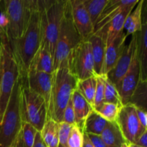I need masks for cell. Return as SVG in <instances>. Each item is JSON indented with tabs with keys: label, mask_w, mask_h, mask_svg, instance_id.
Listing matches in <instances>:
<instances>
[{
	"label": "cell",
	"mask_w": 147,
	"mask_h": 147,
	"mask_svg": "<svg viewBox=\"0 0 147 147\" xmlns=\"http://www.w3.org/2000/svg\"><path fill=\"white\" fill-rule=\"evenodd\" d=\"M8 42L18 65L21 83H23L29 72L32 60L41 45L40 11L37 0L24 35Z\"/></svg>",
	"instance_id": "obj_1"
},
{
	"label": "cell",
	"mask_w": 147,
	"mask_h": 147,
	"mask_svg": "<svg viewBox=\"0 0 147 147\" xmlns=\"http://www.w3.org/2000/svg\"><path fill=\"white\" fill-rule=\"evenodd\" d=\"M78 79L70 71L68 58L63 60L53 73V84L47 106V119L63 121L65 109L77 89Z\"/></svg>",
	"instance_id": "obj_2"
},
{
	"label": "cell",
	"mask_w": 147,
	"mask_h": 147,
	"mask_svg": "<svg viewBox=\"0 0 147 147\" xmlns=\"http://www.w3.org/2000/svg\"><path fill=\"white\" fill-rule=\"evenodd\" d=\"M40 11L41 45L48 47L54 58L57 37L67 1L37 0Z\"/></svg>",
	"instance_id": "obj_3"
},
{
	"label": "cell",
	"mask_w": 147,
	"mask_h": 147,
	"mask_svg": "<svg viewBox=\"0 0 147 147\" xmlns=\"http://www.w3.org/2000/svg\"><path fill=\"white\" fill-rule=\"evenodd\" d=\"M0 125L14 86L20 79L18 65L7 37L0 32Z\"/></svg>",
	"instance_id": "obj_4"
},
{
	"label": "cell",
	"mask_w": 147,
	"mask_h": 147,
	"mask_svg": "<svg viewBox=\"0 0 147 147\" xmlns=\"http://www.w3.org/2000/svg\"><path fill=\"white\" fill-rule=\"evenodd\" d=\"M2 3L7 25L0 32L4 34L8 41L22 37L28 27L36 0H6Z\"/></svg>",
	"instance_id": "obj_5"
},
{
	"label": "cell",
	"mask_w": 147,
	"mask_h": 147,
	"mask_svg": "<svg viewBox=\"0 0 147 147\" xmlns=\"http://www.w3.org/2000/svg\"><path fill=\"white\" fill-rule=\"evenodd\" d=\"M22 83L19 80L14 86L2 121L0 125V147H11L21 129L23 121L20 111Z\"/></svg>",
	"instance_id": "obj_6"
},
{
	"label": "cell",
	"mask_w": 147,
	"mask_h": 147,
	"mask_svg": "<svg viewBox=\"0 0 147 147\" xmlns=\"http://www.w3.org/2000/svg\"><path fill=\"white\" fill-rule=\"evenodd\" d=\"M82 40H83L73 22L70 0H67L55 52L54 70L59 67L63 60L68 58L70 53Z\"/></svg>",
	"instance_id": "obj_7"
},
{
	"label": "cell",
	"mask_w": 147,
	"mask_h": 147,
	"mask_svg": "<svg viewBox=\"0 0 147 147\" xmlns=\"http://www.w3.org/2000/svg\"><path fill=\"white\" fill-rule=\"evenodd\" d=\"M20 111L23 122L30 123L40 132L47 120V106L45 99L22 85Z\"/></svg>",
	"instance_id": "obj_8"
},
{
	"label": "cell",
	"mask_w": 147,
	"mask_h": 147,
	"mask_svg": "<svg viewBox=\"0 0 147 147\" xmlns=\"http://www.w3.org/2000/svg\"><path fill=\"white\" fill-rule=\"evenodd\" d=\"M69 66L78 80L98 76L95 72L91 45L89 40H82L70 53Z\"/></svg>",
	"instance_id": "obj_9"
},
{
	"label": "cell",
	"mask_w": 147,
	"mask_h": 147,
	"mask_svg": "<svg viewBox=\"0 0 147 147\" xmlns=\"http://www.w3.org/2000/svg\"><path fill=\"white\" fill-rule=\"evenodd\" d=\"M116 123L128 144H136L146 131L139 121L137 109L130 103L121 108Z\"/></svg>",
	"instance_id": "obj_10"
},
{
	"label": "cell",
	"mask_w": 147,
	"mask_h": 147,
	"mask_svg": "<svg viewBox=\"0 0 147 147\" xmlns=\"http://www.w3.org/2000/svg\"><path fill=\"white\" fill-rule=\"evenodd\" d=\"M128 34L124 31L106 40L104 59L100 76H106L114 67L126 46Z\"/></svg>",
	"instance_id": "obj_11"
},
{
	"label": "cell",
	"mask_w": 147,
	"mask_h": 147,
	"mask_svg": "<svg viewBox=\"0 0 147 147\" xmlns=\"http://www.w3.org/2000/svg\"><path fill=\"white\" fill-rule=\"evenodd\" d=\"M140 80V67L136 51L127 73L116 86L123 106L129 103L131 97Z\"/></svg>",
	"instance_id": "obj_12"
},
{
	"label": "cell",
	"mask_w": 147,
	"mask_h": 147,
	"mask_svg": "<svg viewBox=\"0 0 147 147\" xmlns=\"http://www.w3.org/2000/svg\"><path fill=\"white\" fill-rule=\"evenodd\" d=\"M53 84V73L30 70L26 77L25 80L22 83L23 86L41 96L45 100L48 106Z\"/></svg>",
	"instance_id": "obj_13"
},
{
	"label": "cell",
	"mask_w": 147,
	"mask_h": 147,
	"mask_svg": "<svg viewBox=\"0 0 147 147\" xmlns=\"http://www.w3.org/2000/svg\"><path fill=\"white\" fill-rule=\"evenodd\" d=\"M72 17L79 34L83 40H88L94 32V26L86 11L83 0H70Z\"/></svg>",
	"instance_id": "obj_14"
},
{
	"label": "cell",
	"mask_w": 147,
	"mask_h": 147,
	"mask_svg": "<svg viewBox=\"0 0 147 147\" xmlns=\"http://www.w3.org/2000/svg\"><path fill=\"white\" fill-rule=\"evenodd\" d=\"M136 51V34H132L131 41L128 45H126L123 51L118 60L117 63L113 69L106 75L108 78L115 85L119 83L121 79L125 76L129 70L132 60Z\"/></svg>",
	"instance_id": "obj_15"
},
{
	"label": "cell",
	"mask_w": 147,
	"mask_h": 147,
	"mask_svg": "<svg viewBox=\"0 0 147 147\" xmlns=\"http://www.w3.org/2000/svg\"><path fill=\"white\" fill-rule=\"evenodd\" d=\"M142 27L136 34V55L140 67V80H147V16L142 12Z\"/></svg>",
	"instance_id": "obj_16"
},
{
	"label": "cell",
	"mask_w": 147,
	"mask_h": 147,
	"mask_svg": "<svg viewBox=\"0 0 147 147\" xmlns=\"http://www.w3.org/2000/svg\"><path fill=\"white\" fill-rule=\"evenodd\" d=\"M137 4H131V5L123 9L113 20L107 23L101 30L94 33V34H98V35L100 36L106 42L107 40L113 38V37H116L117 34L124 31L123 26H124L125 21L129 14L131 12L132 10L134 9Z\"/></svg>",
	"instance_id": "obj_17"
},
{
	"label": "cell",
	"mask_w": 147,
	"mask_h": 147,
	"mask_svg": "<svg viewBox=\"0 0 147 147\" xmlns=\"http://www.w3.org/2000/svg\"><path fill=\"white\" fill-rule=\"evenodd\" d=\"M139 0H109L101 14L94 26V32L101 30L107 23L113 20L123 9L134 4H137Z\"/></svg>",
	"instance_id": "obj_18"
},
{
	"label": "cell",
	"mask_w": 147,
	"mask_h": 147,
	"mask_svg": "<svg viewBox=\"0 0 147 147\" xmlns=\"http://www.w3.org/2000/svg\"><path fill=\"white\" fill-rule=\"evenodd\" d=\"M30 70L53 73L54 72V58L48 47L45 45H40L30 63Z\"/></svg>",
	"instance_id": "obj_19"
},
{
	"label": "cell",
	"mask_w": 147,
	"mask_h": 147,
	"mask_svg": "<svg viewBox=\"0 0 147 147\" xmlns=\"http://www.w3.org/2000/svg\"><path fill=\"white\" fill-rule=\"evenodd\" d=\"M72 100L75 113V123L83 129L85 120L93 110V108L77 89L72 94Z\"/></svg>",
	"instance_id": "obj_20"
},
{
	"label": "cell",
	"mask_w": 147,
	"mask_h": 147,
	"mask_svg": "<svg viewBox=\"0 0 147 147\" xmlns=\"http://www.w3.org/2000/svg\"><path fill=\"white\" fill-rule=\"evenodd\" d=\"M88 40L91 45L95 72L97 76H100L104 59L106 42L100 36L94 34L88 39Z\"/></svg>",
	"instance_id": "obj_21"
},
{
	"label": "cell",
	"mask_w": 147,
	"mask_h": 147,
	"mask_svg": "<svg viewBox=\"0 0 147 147\" xmlns=\"http://www.w3.org/2000/svg\"><path fill=\"white\" fill-rule=\"evenodd\" d=\"M109 123L93 109L85 120L83 131L86 134L100 135Z\"/></svg>",
	"instance_id": "obj_22"
},
{
	"label": "cell",
	"mask_w": 147,
	"mask_h": 147,
	"mask_svg": "<svg viewBox=\"0 0 147 147\" xmlns=\"http://www.w3.org/2000/svg\"><path fill=\"white\" fill-rule=\"evenodd\" d=\"M100 136L109 147H121L126 142L116 122H109Z\"/></svg>",
	"instance_id": "obj_23"
},
{
	"label": "cell",
	"mask_w": 147,
	"mask_h": 147,
	"mask_svg": "<svg viewBox=\"0 0 147 147\" xmlns=\"http://www.w3.org/2000/svg\"><path fill=\"white\" fill-rule=\"evenodd\" d=\"M43 142L47 147L59 146V123L48 119L40 132Z\"/></svg>",
	"instance_id": "obj_24"
},
{
	"label": "cell",
	"mask_w": 147,
	"mask_h": 147,
	"mask_svg": "<svg viewBox=\"0 0 147 147\" xmlns=\"http://www.w3.org/2000/svg\"><path fill=\"white\" fill-rule=\"evenodd\" d=\"M144 0H140L136 5V8L132 10L125 21L123 30L126 31V34H134L141 31L142 27V12Z\"/></svg>",
	"instance_id": "obj_25"
},
{
	"label": "cell",
	"mask_w": 147,
	"mask_h": 147,
	"mask_svg": "<svg viewBox=\"0 0 147 147\" xmlns=\"http://www.w3.org/2000/svg\"><path fill=\"white\" fill-rule=\"evenodd\" d=\"M37 132L30 123L23 122L11 147H32Z\"/></svg>",
	"instance_id": "obj_26"
},
{
	"label": "cell",
	"mask_w": 147,
	"mask_h": 147,
	"mask_svg": "<svg viewBox=\"0 0 147 147\" xmlns=\"http://www.w3.org/2000/svg\"><path fill=\"white\" fill-rule=\"evenodd\" d=\"M137 109L147 112V80H139L129 103Z\"/></svg>",
	"instance_id": "obj_27"
},
{
	"label": "cell",
	"mask_w": 147,
	"mask_h": 147,
	"mask_svg": "<svg viewBox=\"0 0 147 147\" xmlns=\"http://www.w3.org/2000/svg\"><path fill=\"white\" fill-rule=\"evenodd\" d=\"M96 86H97V76L88 78L85 80H78L77 90L81 93L82 96L91 105L93 108L94 106Z\"/></svg>",
	"instance_id": "obj_28"
},
{
	"label": "cell",
	"mask_w": 147,
	"mask_h": 147,
	"mask_svg": "<svg viewBox=\"0 0 147 147\" xmlns=\"http://www.w3.org/2000/svg\"><path fill=\"white\" fill-rule=\"evenodd\" d=\"M109 0H83V3L86 11L90 16L93 26L101 14Z\"/></svg>",
	"instance_id": "obj_29"
},
{
	"label": "cell",
	"mask_w": 147,
	"mask_h": 147,
	"mask_svg": "<svg viewBox=\"0 0 147 147\" xmlns=\"http://www.w3.org/2000/svg\"><path fill=\"white\" fill-rule=\"evenodd\" d=\"M104 79L105 91H104V103H111L122 107L121 99L118 92L116 86L109 80L106 76H102Z\"/></svg>",
	"instance_id": "obj_30"
},
{
	"label": "cell",
	"mask_w": 147,
	"mask_h": 147,
	"mask_svg": "<svg viewBox=\"0 0 147 147\" xmlns=\"http://www.w3.org/2000/svg\"><path fill=\"white\" fill-rule=\"evenodd\" d=\"M121 108L113 103H103L94 110L109 122H116Z\"/></svg>",
	"instance_id": "obj_31"
},
{
	"label": "cell",
	"mask_w": 147,
	"mask_h": 147,
	"mask_svg": "<svg viewBox=\"0 0 147 147\" xmlns=\"http://www.w3.org/2000/svg\"><path fill=\"white\" fill-rule=\"evenodd\" d=\"M84 132L77 124H73L67 142V147H83Z\"/></svg>",
	"instance_id": "obj_32"
},
{
	"label": "cell",
	"mask_w": 147,
	"mask_h": 147,
	"mask_svg": "<svg viewBox=\"0 0 147 147\" xmlns=\"http://www.w3.org/2000/svg\"><path fill=\"white\" fill-rule=\"evenodd\" d=\"M104 91L105 83L104 79L102 76H97V86H96V94H95L94 106L93 109L98 107L99 106L104 103Z\"/></svg>",
	"instance_id": "obj_33"
},
{
	"label": "cell",
	"mask_w": 147,
	"mask_h": 147,
	"mask_svg": "<svg viewBox=\"0 0 147 147\" xmlns=\"http://www.w3.org/2000/svg\"><path fill=\"white\" fill-rule=\"evenodd\" d=\"M72 126L73 125L68 124L65 122L59 123V144L67 146V139L70 136Z\"/></svg>",
	"instance_id": "obj_34"
},
{
	"label": "cell",
	"mask_w": 147,
	"mask_h": 147,
	"mask_svg": "<svg viewBox=\"0 0 147 147\" xmlns=\"http://www.w3.org/2000/svg\"><path fill=\"white\" fill-rule=\"evenodd\" d=\"M68 124L73 125L76 124L75 123V113L74 109H73V100H72V96L69 100L65 109L64 113H63V121Z\"/></svg>",
	"instance_id": "obj_35"
},
{
	"label": "cell",
	"mask_w": 147,
	"mask_h": 147,
	"mask_svg": "<svg viewBox=\"0 0 147 147\" xmlns=\"http://www.w3.org/2000/svg\"><path fill=\"white\" fill-rule=\"evenodd\" d=\"M94 147H109L105 144L100 135L87 134Z\"/></svg>",
	"instance_id": "obj_36"
},
{
	"label": "cell",
	"mask_w": 147,
	"mask_h": 147,
	"mask_svg": "<svg viewBox=\"0 0 147 147\" xmlns=\"http://www.w3.org/2000/svg\"><path fill=\"white\" fill-rule=\"evenodd\" d=\"M137 115L138 118L139 119V121L141 122L142 126L145 128V129H147V120H146V112H144L142 111L139 110V109H137Z\"/></svg>",
	"instance_id": "obj_37"
},
{
	"label": "cell",
	"mask_w": 147,
	"mask_h": 147,
	"mask_svg": "<svg viewBox=\"0 0 147 147\" xmlns=\"http://www.w3.org/2000/svg\"><path fill=\"white\" fill-rule=\"evenodd\" d=\"M32 147H47L45 144V142H43L40 132H37V134H36L35 140H34V145Z\"/></svg>",
	"instance_id": "obj_38"
},
{
	"label": "cell",
	"mask_w": 147,
	"mask_h": 147,
	"mask_svg": "<svg viewBox=\"0 0 147 147\" xmlns=\"http://www.w3.org/2000/svg\"><path fill=\"white\" fill-rule=\"evenodd\" d=\"M135 144H137L139 146H142L144 147H147V129L144 131V133L142 135L140 139L138 140Z\"/></svg>",
	"instance_id": "obj_39"
},
{
	"label": "cell",
	"mask_w": 147,
	"mask_h": 147,
	"mask_svg": "<svg viewBox=\"0 0 147 147\" xmlns=\"http://www.w3.org/2000/svg\"><path fill=\"white\" fill-rule=\"evenodd\" d=\"M83 147H94L93 145V144L91 143V142L89 139L88 136L86 134L84 133V139H83Z\"/></svg>",
	"instance_id": "obj_40"
},
{
	"label": "cell",
	"mask_w": 147,
	"mask_h": 147,
	"mask_svg": "<svg viewBox=\"0 0 147 147\" xmlns=\"http://www.w3.org/2000/svg\"><path fill=\"white\" fill-rule=\"evenodd\" d=\"M142 12L144 13L147 16V0H144L143 6H142Z\"/></svg>",
	"instance_id": "obj_41"
},
{
	"label": "cell",
	"mask_w": 147,
	"mask_h": 147,
	"mask_svg": "<svg viewBox=\"0 0 147 147\" xmlns=\"http://www.w3.org/2000/svg\"><path fill=\"white\" fill-rule=\"evenodd\" d=\"M129 147H144L142 146H139L137 144H129Z\"/></svg>",
	"instance_id": "obj_42"
},
{
	"label": "cell",
	"mask_w": 147,
	"mask_h": 147,
	"mask_svg": "<svg viewBox=\"0 0 147 147\" xmlns=\"http://www.w3.org/2000/svg\"><path fill=\"white\" fill-rule=\"evenodd\" d=\"M121 147H129V144H128L127 142H125L124 144H122Z\"/></svg>",
	"instance_id": "obj_43"
},
{
	"label": "cell",
	"mask_w": 147,
	"mask_h": 147,
	"mask_svg": "<svg viewBox=\"0 0 147 147\" xmlns=\"http://www.w3.org/2000/svg\"><path fill=\"white\" fill-rule=\"evenodd\" d=\"M0 61H1V44H0Z\"/></svg>",
	"instance_id": "obj_44"
},
{
	"label": "cell",
	"mask_w": 147,
	"mask_h": 147,
	"mask_svg": "<svg viewBox=\"0 0 147 147\" xmlns=\"http://www.w3.org/2000/svg\"><path fill=\"white\" fill-rule=\"evenodd\" d=\"M58 147H67V146H63V145H62V144H59Z\"/></svg>",
	"instance_id": "obj_45"
},
{
	"label": "cell",
	"mask_w": 147,
	"mask_h": 147,
	"mask_svg": "<svg viewBox=\"0 0 147 147\" xmlns=\"http://www.w3.org/2000/svg\"><path fill=\"white\" fill-rule=\"evenodd\" d=\"M146 120H147V112H146Z\"/></svg>",
	"instance_id": "obj_46"
}]
</instances>
